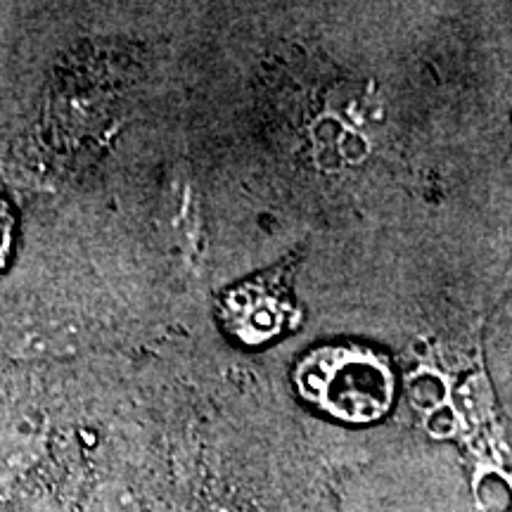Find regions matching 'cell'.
<instances>
[{"label":"cell","instance_id":"obj_7","mask_svg":"<svg viewBox=\"0 0 512 512\" xmlns=\"http://www.w3.org/2000/svg\"><path fill=\"white\" fill-rule=\"evenodd\" d=\"M456 430H458L456 411H453V408H448L446 403H444V406L434 408V411L427 413V432H430L434 439L453 437Z\"/></svg>","mask_w":512,"mask_h":512},{"label":"cell","instance_id":"obj_3","mask_svg":"<svg viewBox=\"0 0 512 512\" xmlns=\"http://www.w3.org/2000/svg\"><path fill=\"white\" fill-rule=\"evenodd\" d=\"M510 477L496 467L479 472L475 482V498L482 512H512Z\"/></svg>","mask_w":512,"mask_h":512},{"label":"cell","instance_id":"obj_5","mask_svg":"<svg viewBox=\"0 0 512 512\" xmlns=\"http://www.w3.org/2000/svg\"><path fill=\"white\" fill-rule=\"evenodd\" d=\"M15 214H12V207L0 197V271L8 266L12 247H15Z\"/></svg>","mask_w":512,"mask_h":512},{"label":"cell","instance_id":"obj_2","mask_svg":"<svg viewBox=\"0 0 512 512\" xmlns=\"http://www.w3.org/2000/svg\"><path fill=\"white\" fill-rule=\"evenodd\" d=\"M297 264V256H290L280 266L223 294L221 313L235 337L261 344L290 328L297 316L292 299V271Z\"/></svg>","mask_w":512,"mask_h":512},{"label":"cell","instance_id":"obj_6","mask_svg":"<svg viewBox=\"0 0 512 512\" xmlns=\"http://www.w3.org/2000/svg\"><path fill=\"white\" fill-rule=\"evenodd\" d=\"M93 512H136L133 498L121 486H107L100 491L98 501L93 505Z\"/></svg>","mask_w":512,"mask_h":512},{"label":"cell","instance_id":"obj_4","mask_svg":"<svg viewBox=\"0 0 512 512\" xmlns=\"http://www.w3.org/2000/svg\"><path fill=\"white\" fill-rule=\"evenodd\" d=\"M446 382L444 377L432 373V370H422L408 384V394H411V401L420 411H434V408L444 406L446 403Z\"/></svg>","mask_w":512,"mask_h":512},{"label":"cell","instance_id":"obj_1","mask_svg":"<svg viewBox=\"0 0 512 512\" xmlns=\"http://www.w3.org/2000/svg\"><path fill=\"white\" fill-rule=\"evenodd\" d=\"M299 394L344 422L380 420L394 403V373L380 354L356 344L320 347L294 370Z\"/></svg>","mask_w":512,"mask_h":512},{"label":"cell","instance_id":"obj_8","mask_svg":"<svg viewBox=\"0 0 512 512\" xmlns=\"http://www.w3.org/2000/svg\"><path fill=\"white\" fill-rule=\"evenodd\" d=\"M43 512H57V510H43Z\"/></svg>","mask_w":512,"mask_h":512}]
</instances>
